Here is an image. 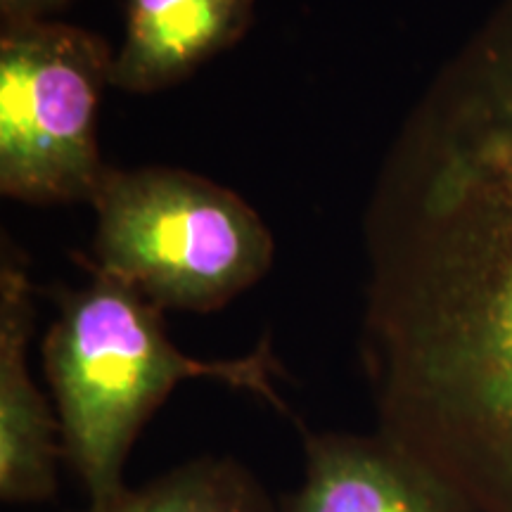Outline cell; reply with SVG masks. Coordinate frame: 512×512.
I'll use <instances>...</instances> for the list:
<instances>
[{
    "label": "cell",
    "mask_w": 512,
    "mask_h": 512,
    "mask_svg": "<svg viewBox=\"0 0 512 512\" xmlns=\"http://www.w3.org/2000/svg\"><path fill=\"white\" fill-rule=\"evenodd\" d=\"M304 479L280 498V512H472L425 463L380 430L311 432Z\"/></svg>",
    "instance_id": "obj_5"
},
{
    "label": "cell",
    "mask_w": 512,
    "mask_h": 512,
    "mask_svg": "<svg viewBox=\"0 0 512 512\" xmlns=\"http://www.w3.org/2000/svg\"><path fill=\"white\" fill-rule=\"evenodd\" d=\"M69 3L72 0H0V17H3V27L38 22V19H50Z\"/></svg>",
    "instance_id": "obj_9"
},
{
    "label": "cell",
    "mask_w": 512,
    "mask_h": 512,
    "mask_svg": "<svg viewBox=\"0 0 512 512\" xmlns=\"http://www.w3.org/2000/svg\"><path fill=\"white\" fill-rule=\"evenodd\" d=\"M98 275L136 287L159 309L209 313L273 264L261 216L223 185L190 171L107 169L93 197Z\"/></svg>",
    "instance_id": "obj_3"
},
{
    "label": "cell",
    "mask_w": 512,
    "mask_h": 512,
    "mask_svg": "<svg viewBox=\"0 0 512 512\" xmlns=\"http://www.w3.org/2000/svg\"><path fill=\"white\" fill-rule=\"evenodd\" d=\"M366 247L377 430L472 512H512V0L408 114Z\"/></svg>",
    "instance_id": "obj_1"
},
{
    "label": "cell",
    "mask_w": 512,
    "mask_h": 512,
    "mask_svg": "<svg viewBox=\"0 0 512 512\" xmlns=\"http://www.w3.org/2000/svg\"><path fill=\"white\" fill-rule=\"evenodd\" d=\"M41 356L60 420L62 460L93 505L128 489L131 448L181 382H221L294 418L278 392L287 373L271 339L245 356L202 361L171 342L157 304L107 275L95 273L88 287L62 294Z\"/></svg>",
    "instance_id": "obj_2"
},
{
    "label": "cell",
    "mask_w": 512,
    "mask_h": 512,
    "mask_svg": "<svg viewBox=\"0 0 512 512\" xmlns=\"http://www.w3.org/2000/svg\"><path fill=\"white\" fill-rule=\"evenodd\" d=\"M72 512H280L259 475L233 456H197L107 503Z\"/></svg>",
    "instance_id": "obj_8"
},
{
    "label": "cell",
    "mask_w": 512,
    "mask_h": 512,
    "mask_svg": "<svg viewBox=\"0 0 512 512\" xmlns=\"http://www.w3.org/2000/svg\"><path fill=\"white\" fill-rule=\"evenodd\" d=\"M256 0H126L124 43L110 83L126 93L169 88L238 43Z\"/></svg>",
    "instance_id": "obj_7"
},
{
    "label": "cell",
    "mask_w": 512,
    "mask_h": 512,
    "mask_svg": "<svg viewBox=\"0 0 512 512\" xmlns=\"http://www.w3.org/2000/svg\"><path fill=\"white\" fill-rule=\"evenodd\" d=\"M114 50L55 19L0 34V190L27 204L93 202L110 166L95 138Z\"/></svg>",
    "instance_id": "obj_4"
},
{
    "label": "cell",
    "mask_w": 512,
    "mask_h": 512,
    "mask_svg": "<svg viewBox=\"0 0 512 512\" xmlns=\"http://www.w3.org/2000/svg\"><path fill=\"white\" fill-rule=\"evenodd\" d=\"M34 290L15 252L0 266V501L43 505L57 496L62 437L57 413L29 370Z\"/></svg>",
    "instance_id": "obj_6"
}]
</instances>
